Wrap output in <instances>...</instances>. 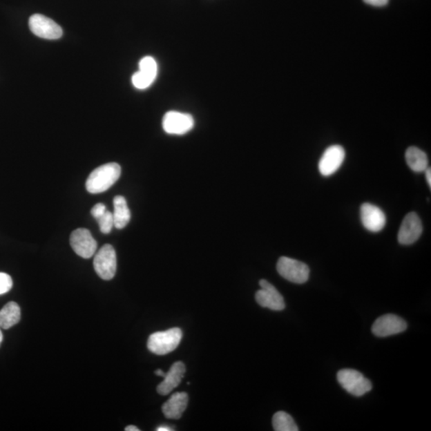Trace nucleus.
<instances>
[{
    "label": "nucleus",
    "mask_w": 431,
    "mask_h": 431,
    "mask_svg": "<svg viewBox=\"0 0 431 431\" xmlns=\"http://www.w3.org/2000/svg\"><path fill=\"white\" fill-rule=\"evenodd\" d=\"M337 381L346 392L356 397H361L372 389V382L353 369H342L337 373Z\"/></svg>",
    "instance_id": "7ed1b4c3"
},
{
    "label": "nucleus",
    "mask_w": 431,
    "mask_h": 431,
    "mask_svg": "<svg viewBox=\"0 0 431 431\" xmlns=\"http://www.w3.org/2000/svg\"><path fill=\"white\" fill-rule=\"evenodd\" d=\"M425 178H427V182L429 184V186L431 187V171H430V168H428L427 169H425Z\"/></svg>",
    "instance_id": "393cba45"
},
{
    "label": "nucleus",
    "mask_w": 431,
    "mask_h": 431,
    "mask_svg": "<svg viewBox=\"0 0 431 431\" xmlns=\"http://www.w3.org/2000/svg\"><path fill=\"white\" fill-rule=\"evenodd\" d=\"M194 124L191 115L174 111L167 112L162 120L164 131L171 135H186L192 131Z\"/></svg>",
    "instance_id": "423d86ee"
},
{
    "label": "nucleus",
    "mask_w": 431,
    "mask_h": 431,
    "mask_svg": "<svg viewBox=\"0 0 431 431\" xmlns=\"http://www.w3.org/2000/svg\"><path fill=\"white\" fill-rule=\"evenodd\" d=\"M114 217L115 227L116 229H124L129 224L131 213L126 202V200L122 196H116L114 199Z\"/></svg>",
    "instance_id": "a211bd4d"
},
{
    "label": "nucleus",
    "mask_w": 431,
    "mask_h": 431,
    "mask_svg": "<svg viewBox=\"0 0 431 431\" xmlns=\"http://www.w3.org/2000/svg\"><path fill=\"white\" fill-rule=\"evenodd\" d=\"M363 2L373 7L382 8L388 4L389 0H363Z\"/></svg>",
    "instance_id": "b1692460"
},
{
    "label": "nucleus",
    "mask_w": 431,
    "mask_h": 431,
    "mask_svg": "<svg viewBox=\"0 0 431 431\" xmlns=\"http://www.w3.org/2000/svg\"><path fill=\"white\" fill-rule=\"evenodd\" d=\"M94 268L102 280L114 278L117 270V256L112 245H105L97 251L94 259Z\"/></svg>",
    "instance_id": "39448f33"
},
{
    "label": "nucleus",
    "mask_w": 431,
    "mask_h": 431,
    "mask_svg": "<svg viewBox=\"0 0 431 431\" xmlns=\"http://www.w3.org/2000/svg\"><path fill=\"white\" fill-rule=\"evenodd\" d=\"M345 151L341 146L334 145L327 149L319 162V171L323 176L329 177L341 168L345 159Z\"/></svg>",
    "instance_id": "f8f14e48"
},
{
    "label": "nucleus",
    "mask_w": 431,
    "mask_h": 431,
    "mask_svg": "<svg viewBox=\"0 0 431 431\" xmlns=\"http://www.w3.org/2000/svg\"><path fill=\"white\" fill-rule=\"evenodd\" d=\"M407 329V322L394 314H386L378 318L372 327L373 334L381 338L399 334Z\"/></svg>",
    "instance_id": "1a4fd4ad"
},
{
    "label": "nucleus",
    "mask_w": 431,
    "mask_h": 431,
    "mask_svg": "<svg viewBox=\"0 0 431 431\" xmlns=\"http://www.w3.org/2000/svg\"><path fill=\"white\" fill-rule=\"evenodd\" d=\"M97 224L99 225L100 231L102 233L109 234L113 227H115L114 217L113 213L106 210L104 214H102L100 218L96 219Z\"/></svg>",
    "instance_id": "412c9836"
},
{
    "label": "nucleus",
    "mask_w": 431,
    "mask_h": 431,
    "mask_svg": "<svg viewBox=\"0 0 431 431\" xmlns=\"http://www.w3.org/2000/svg\"><path fill=\"white\" fill-rule=\"evenodd\" d=\"M21 319V310L17 303L9 302L0 310V327L8 330Z\"/></svg>",
    "instance_id": "f3484780"
},
{
    "label": "nucleus",
    "mask_w": 431,
    "mask_h": 431,
    "mask_svg": "<svg viewBox=\"0 0 431 431\" xmlns=\"http://www.w3.org/2000/svg\"><path fill=\"white\" fill-rule=\"evenodd\" d=\"M423 233V224L419 216L415 213H410L403 220L398 233L399 244L403 245H412L420 238Z\"/></svg>",
    "instance_id": "ddd939ff"
},
{
    "label": "nucleus",
    "mask_w": 431,
    "mask_h": 431,
    "mask_svg": "<svg viewBox=\"0 0 431 431\" xmlns=\"http://www.w3.org/2000/svg\"><path fill=\"white\" fill-rule=\"evenodd\" d=\"M126 431H140V429H138L135 425H128L125 428Z\"/></svg>",
    "instance_id": "a878e982"
},
{
    "label": "nucleus",
    "mask_w": 431,
    "mask_h": 431,
    "mask_svg": "<svg viewBox=\"0 0 431 431\" xmlns=\"http://www.w3.org/2000/svg\"><path fill=\"white\" fill-rule=\"evenodd\" d=\"M278 274L287 280L295 284H305L309 278V266L301 261L282 256L277 262Z\"/></svg>",
    "instance_id": "20e7f679"
},
{
    "label": "nucleus",
    "mask_w": 431,
    "mask_h": 431,
    "mask_svg": "<svg viewBox=\"0 0 431 431\" xmlns=\"http://www.w3.org/2000/svg\"><path fill=\"white\" fill-rule=\"evenodd\" d=\"M121 173V166L115 162L107 163L97 167L86 180V191L93 194L108 191L119 179Z\"/></svg>",
    "instance_id": "f257e3e1"
},
{
    "label": "nucleus",
    "mask_w": 431,
    "mask_h": 431,
    "mask_svg": "<svg viewBox=\"0 0 431 431\" xmlns=\"http://www.w3.org/2000/svg\"><path fill=\"white\" fill-rule=\"evenodd\" d=\"M70 242L72 249L81 258L89 259L96 253L97 241L88 229L80 228L73 231Z\"/></svg>",
    "instance_id": "6e6552de"
},
{
    "label": "nucleus",
    "mask_w": 431,
    "mask_h": 431,
    "mask_svg": "<svg viewBox=\"0 0 431 431\" xmlns=\"http://www.w3.org/2000/svg\"><path fill=\"white\" fill-rule=\"evenodd\" d=\"M182 331L178 327L153 333L149 337L148 349L156 355H166L175 350L182 341Z\"/></svg>",
    "instance_id": "f03ea898"
},
{
    "label": "nucleus",
    "mask_w": 431,
    "mask_h": 431,
    "mask_svg": "<svg viewBox=\"0 0 431 431\" xmlns=\"http://www.w3.org/2000/svg\"><path fill=\"white\" fill-rule=\"evenodd\" d=\"M157 64L151 56H146L141 59L140 70L132 77V84L138 90H145L150 87L157 76Z\"/></svg>",
    "instance_id": "9b49d317"
},
{
    "label": "nucleus",
    "mask_w": 431,
    "mask_h": 431,
    "mask_svg": "<svg viewBox=\"0 0 431 431\" xmlns=\"http://www.w3.org/2000/svg\"><path fill=\"white\" fill-rule=\"evenodd\" d=\"M157 431H172L173 430L171 428L166 427V425H162V427H159L157 428Z\"/></svg>",
    "instance_id": "bb28decb"
},
{
    "label": "nucleus",
    "mask_w": 431,
    "mask_h": 431,
    "mask_svg": "<svg viewBox=\"0 0 431 431\" xmlns=\"http://www.w3.org/2000/svg\"><path fill=\"white\" fill-rule=\"evenodd\" d=\"M361 218L363 227L373 233L381 231L387 220L383 210L371 203H364L361 205Z\"/></svg>",
    "instance_id": "4468645a"
},
{
    "label": "nucleus",
    "mask_w": 431,
    "mask_h": 431,
    "mask_svg": "<svg viewBox=\"0 0 431 431\" xmlns=\"http://www.w3.org/2000/svg\"><path fill=\"white\" fill-rule=\"evenodd\" d=\"M261 289L256 291V300L258 304L273 311H282L285 309L284 297L281 296L278 290L265 280H260Z\"/></svg>",
    "instance_id": "9d476101"
},
{
    "label": "nucleus",
    "mask_w": 431,
    "mask_h": 431,
    "mask_svg": "<svg viewBox=\"0 0 431 431\" xmlns=\"http://www.w3.org/2000/svg\"><path fill=\"white\" fill-rule=\"evenodd\" d=\"M29 27L32 33L45 39H59L63 36V29L54 20L44 15L35 14L29 19Z\"/></svg>",
    "instance_id": "0eeeda50"
},
{
    "label": "nucleus",
    "mask_w": 431,
    "mask_h": 431,
    "mask_svg": "<svg viewBox=\"0 0 431 431\" xmlns=\"http://www.w3.org/2000/svg\"><path fill=\"white\" fill-rule=\"evenodd\" d=\"M166 372H164L162 370H161V369H158V370L155 371V374H157V376H160V377H165L166 376Z\"/></svg>",
    "instance_id": "cd10ccee"
},
{
    "label": "nucleus",
    "mask_w": 431,
    "mask_h": 431,
    "mask_svg": "<svg viewBox=\"0 0 431 431\" xmlns=\"http://www.w3.org/2000/svg\"><path fill=\"white\" fill-rule=\"evenodd\" d=\"M273 427L276 431H298L299 428L290 414L278 412L274 415Z\"/></svg>",
    "instance_id": "aec40b11"
},
{
    "label": "nucleus",
    "mask_w": 431,
    "mask_h": 431,
    "mask_svg": "<svg viewBox=\"0 0 431 431\" xmlns=\"http://www.w3.org/2000/svg\"><path fill=\"white\" fill-rule=\"evenodd\" d=\"M12 277L7 274L0 273V295L8 294L12 289Z\"/></svg>",
    "instance_id": "4be33fe9"
},
{
    "label": "nucleus",
    "mask_w": 431,
    "mask_h": 431,
    "mask_svg": "<svg viewBox=\"0 0 431 431\" xmlns=\"http://www.w3.org/2000/svg\"><path fill=\"white\" fill-rule=\"evenodd\" d=\"M188 403L189 396L186 392H177L163 404L162 412L169 419H179L186 410Z\"/></svg>",
    "instance_id": "dca6fc26"
},
{
    "label": "nucleus",
    "mask_w": 431,
    "mask_h": 431,
    "mask_svg": "<svg viewBox=\"0 0 431 431\" xmlns=\"http://www.w3.org/2000/svg\"><path fill=\"white\" fill-rule=\"evenodd\" d=\"M186 373V366L182 362L174 363L169 371L164 377V381L158 385L157 392L161 395H167L171 393L181 383L184 374Z\"/></svg>",
    "instance_id": "2eb2a0df"
},
{
    "label": "nucleus",
    "mask_w": 431,
    "mask_h": 431,
    "mask_svg": "<svg viewBox=\"0 0 431 431\" xmlns=\"http://www.w3.org/2000/svg\"><path fill=\"white\" fill-rule=\"evenodd\" d=\"M106 210L107 209L104 204L97 203L92 208L91 215L93 216V218L96 220L100 218L102 214H104Z\"/></svg>",
    "instance_id": "5701e85b"
},
{
    "label": "nucleus",
    "mask_w": 431,
    "mask_h": 431,
    "mask_svg": "<svg viewBox=\"0 0 431 431\" xmlns=\"http://www.w3.org/2000/svg\"><path fill=\"white\" fill-rule=\"evenodd\" d=\"M406 161L408 166L412 169L414 172L422 173L425 172L428 168V157L425 153L421 151L420 149L414 146L409 147L406 151Z\"/></svg>",
    "instance_id": "6ab92c4d"
},
{
    "label": "nucleus",
    "mask_w": 431,
    "mask_h": 431,
    "mask_svg": "<svg viewBox=\"0 0 431 431\" xmlns=\"http://www.w3.org/2000/svg\"><path fill=\"white\" fill-rule=\"evenodd\" d=\"M3 341V333L1 331V327H0V346H1Z\"/></svg>",
    "instance_id": "c85d7f7f"
}]
</instances>
